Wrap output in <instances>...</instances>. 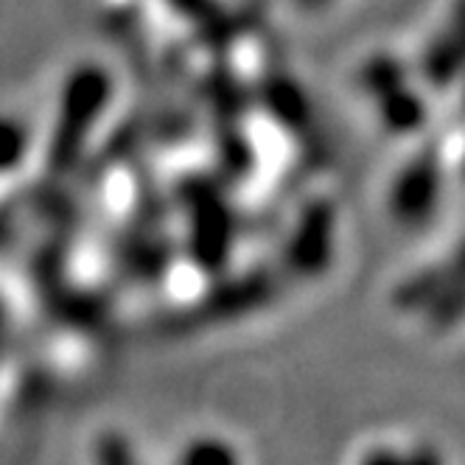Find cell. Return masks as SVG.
I'll return each mask as SVG.
<instances>
[{"instance_id": "cell-1", "label": "cell", "mask_w": 465, "mask_h": 465, "mask_svg": "<svg viewBox=\"0 0 465 465\" xmlns=\"http://www.w3.org/2000/svg\"><path fill=\"white\" fill-rule=\"evenodd\" d=\"M183 465H239L232 449H227V443L219 440H196L193 446H188Z\"/></svg>"}, {"instance_id": "cell-2", "label": "cell", "mask_w": 465, "mask_h": 465, "mask_svg": "<svg viewBox=\"0 0 465 465\" xmlns=\"http://www.w3.org/2000/svg\"><path fill=\"white\" fill-rule=\"evenodd\" d=\"M359 465H440L435 457L431 454H398V451H392V449H373V451H368L361 457V462Z\"/></svg>"}]
</instances>
